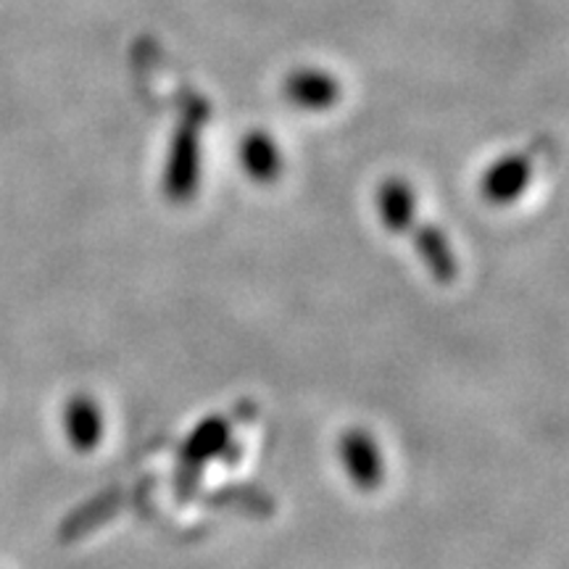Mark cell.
I'll return each instance as SVG.
<instances>
[{
	"instance_id": "obj_1",
	"label": "cell",
	"mask_w": 569,
	"mask_h": 569,
	"mask_svg": "<svg viewBox=\"0 0 569 569\" xmlns=\"http://www.w3.org/2000/svg\"><path fill=\"white\" fill-rule=\"evenodd\" d=\"M284 96L298 109H330L338 101V84L322 69H301L284 80Z\"/></svg>"
},
{
	"instance_id": "obj_3",
	"label": "cell",
	"mask_w": 569,
	"mask_h": 569,
	"mask_svg": "<svg viewBox=\"0 0 569 569\" xmlns=\"http://www.w3.org/2000/svg\"><path fill=\"white\" fill-rule=\"evenodd\" d=\"M67 436L80 451H92L98 446L103 436V417L92 398H71L67 407Z\"/></svg>"
},
{
	"instance_id": "obj_2",
	"label": "cell",
	"mask_w": 569,
	"mask_h": 569,
	"mask_svg": "<svg viewBox=\"0 0 569 569\" xmlns=\"http://www.w3.org/2000/svg\"><path fill=\"white\" fill-rule=\"evenodd\" d=\"M340 453H343L346 469L351 475L356 486L361 488H375L377 482L382 480V457L380 448L372 438L367 436L365 430H351L343 438V446H340Z\"/></svg>"
},
{
	"instance_id": "obj_5",
	"label": "cell",
	"mask_w": 569,
	"mask_h": 569,
	"mask_svg": "<svg viewBox=\"0 0 569 569\" xmlns=\"http://www.w3.org/2000/svg\"><path fill=\"white\" fill-rule=\"evenodd\" d=\"M528 169L530 163L525 161H501L493 172L488 174V180L482 182V193H488L493 201H511L519 193V188H522V182L528 180Z\"/></svg>"
},
{
	"instance_id": "obj_4",
	"label": "cell",
	"mask_w": 569,
	"mask_h": 569,
	"mask_svg": "<svg viewBox=\"0 0 569 569\" xmlns=\"http://www.w3.org/2000/svg\"><path fill=\"white\" fill-rule=\"evenodd\" d=\"M240 161L246 174L256 182H269L280 174L282 159L277 142L267 132H251L240 146Z\"/></svg>"
}]
</instances>
